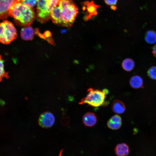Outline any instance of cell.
Wrapping results in <instances>:
<instances>
[{
	"mask_svg": "<svg viewBox=\"0 0 156 156\" xmlns=\"http://www.w3.org/2000/svg\"><path fill=\"white\" fill-rule=\"evenodd\" d=\"M9 14L18 24L25 27L31 25L35 17V13L32 8L19 2L12 6Z\"/></svg>",
	"mask_w": 156,
	"mask_h": 156,
	"instance_id": "6da1fadb",
	"label": "cell"
},
{
	"mask_svg": "<svg viewBox=\"0 0 156 156\" xmlns=\"http://www.w3.org/2000/svg\"><path fill=\"white\" fill-rule=\"evenodd\" d=\"M86 96L79 102L80 105L87 104L93 107H98L103 105L108 92L106 89L102 90L89 88L87 91Z\"/></svg>",
	"mask_w": 156,
	"mask_h": 156,
	"instance_id": "7a4b0ae2",
	"label": "cell"
},
{
	"mask_svg": "<svg viewBox=\"0 0 156 156\" xmlns=\"http://www.w3.org/2000/svg\"><path fill=\"white\" fill-rule=\"evenodd\" d=\"M16 30L11 22L5 20L0 23V42L8 44L17 37Z\"/></svg>",
	"mask_w": 156,
	"mask_h": 156,
	"instance_id": "3957f363",
	"label": "cell"
},
{
	"mask_svg": "<svg viewBox=\"0 0 156 156\" xmlns=\"http://www.w3.org/2000/svg\"><path fill=\"white\" fill-rule=\"evenodd\" d=\"M61 9L62 26L67 27H71L78 13L77 7L73 1Z\"/></svg>",
	"mask_w": 156,
	"mask_h": 156,
	"instance_id": "277c9868",
	"label": "cell"
},
{
	"mask_svg": "<svg viewBox=\"0 0 156 156\" xmlns=\"http://www.w3.org/2000/svg\"><path fill=\"white\" fill-rule=\"evenodd\" d=\"M52 9L47 4L46 0H38L37 6V18L38 21L44 23L50 18Z\"/></svg>",
	"mask_w": 156,
	"mask_h": 156,
	"instance_id": "5b68a950",
	"label": "cell"
},
{
	"mask_svg": "<svg viewBox=\"0 0 156 156\" xmlns=\"http://www.w3.org/2000/svg\"><path fill=\"white\" fill-rule=\"evenodd\" d=\"M55 119L53 115L51 112H46L40 116L38 120L39 125L42 128H48L54 124Z\"/></svg>",
	"mask_w": 156,
	"mask_h": 156,
	"instance_id": "8992f818",
	"label": "cell"
},
{
	"mask_svg": "<svg viewBox=\"0 0 156 156\" xmlns=\"http://www.w3.org/2000/svg\"><path fill=\"white\" fill-rule=\"evenodd\" d=\"M20 0H0V20L10 16V8L14 4L19 2Z\"/></svg>",
	"mask_w": 156,
	"mask_h": 156,
	"instance_id": "52a82bcc",
	"label": "cell"
},
{
	"mask_svg": "<svg viewBox=\"0 0 156 156\" xmlns=\"http://www.w3.org/2000/svg\"><path fill=\"white\" fill-rule=\"evenodd\" d=\"M61 11V9L58 5L55 6L51 11V17L54 23L62 26L63 21Z\"/></svg>",
	"mask_w": 156,
	"mask_h": 156,
	"instance_id": "ba28073f",
	"label": "cell"
},
{
	"mask_svg": "<svg viewBox=\"0 0 156 156\" xmlns=\"http://www.w3.org/2000/svg\"><path fill=\"white\" fill-rule=\"evenodd\" d=\"M122 125L121 117L118 115H115L112 116L107 121L108 127L112 130H117L120 129Z\"/></svg>",
	"mask_w": 156,
	"mask_h": 156,
	"instance_id": "9c48e42d",
	"label": "cell"
},
{
	"mask_svg": "<svg viewBox=\"0 0 156 156\" xmlns=\"http://www.w3.org/2000/svg\"><path fill=\"white\" fill-rule=\"evenodd\" d=\"M97 118L93 113L88 112L85 114L83 117V122L84 125L87 127H91L96 123Z\"/></svg>",
	"mask_w": 156,
	"mask_h": 156,
	"instance_id": "30bf717a",
	"label": "cell"
},
{
	"mask_svg": "<svg viewBox=\"0 0 156 156\" xmlns=\"http://www.w3.org/2000/svg\"><path fill=\"white\" fill-rule=\"evenodd\" d=\"M35 32L32 27L26 26L21 29V36L23 40H31L34 38Z\"/></svg>",
	"mask_w": 156,
	"mask_h": 156,
	"instance_id": "8fae6325",
	"label": "cell"
},
{
	"mask_svg": "<svg viewBox=\"0 0 156 156\" xmlns=\"http://www.w3.org/2000/svg\"><path fill=\"white\" fill-rule=\"evenodd\" d=\"M112 111L115 113L122 114L125 111V107L124 103L118 100H115L112 102L111 105Z\"/></svg>",
	"mask_w": 156,
	"mask_h": 156,
	"instance_id": "7c38bea8",
	"label": "cell"
},
{
	"mask_svg": "<svg viewBox=\"0 0 156 156\" xmlns=\"http://www.w3.org/2000/svg\"><path fill=\"white\" fill-rule=\"evenodd\" d=\"M115 151L117 156H126L129 154V147L125 143L119 144L115 147Z\"/></svg>",
	"mask_w": 156,
	"mask_h": 156,
	"instance_id": "4fadbf2b",
	"label": "cell"
},
{
	"mask_svg": "<svg viewBox=\"0 0 156 156\" xmlns=\"http://www.w3.org/2000/svg\"><path fill=\"white\" fill-rule=\"evenodd\" d=\"M129 83L132 88L138 89L143 87V80L140 76L135 75L131 77Z\"/></svg>",
	"mask_w": 156,
	"mask_h": 156,
	"instance_id": "5bb4252c",
	"label": "cell"
},
{
	"mask_svg": "<svg viewBox=\"0 0 156 156\" xmlns=\"http://www.w3.org/2000/svg\"><path fill=\"white\" fill-rule=\"evenodd\" d=\"M122 66L125 70L127 71H130L134 67L135 62L132 59L130 58H127L122 61Z\"/></svg>",
	"mask_w": 156,
	"mask_h": 156,
	"instance_id": "9a60e30c",
	"label": "cell"
},
{
	"mask_svg": "<svg viewBox=\"0 0 156 156\" xmlns=\"http://www.w3.org/2000/svg\"><path fill=\"white\" fill-rule=\"evenodd\" d=\"M146 41L149 44L156 43V32L153 30H149L146 33L145 36Z\"/></svg>",
	"mask_w": 156,
	"mask_h": 156,
	"instance_id": "2e32d148",
	"label": "cell"
},
{
	"mask_svg": "<svg viewBox=\"0 0 156 156\" xmlns=\"http://www.w3.org/2000/svg\"><path fill=\"white\" fill-rule=\"evenodd\" d=\"M4 60L0 55V81L3 78H8L9 77L8 72H6L4 68Z\"/></svg>",
	"mask_w": 156,
	"mask_h": 156,
	"instance_id": "e0dca14e",
	"label": "cell"
},
{
	"mask_svg": "<svg viewBox=\"0 0 156 156\" xmlns=\"http://www.w3.org/2000/svg\"><path fill=\"white\" fill-rule=\"evenodd\" d=\"M148 76L151 79L156 80V66L151 67L147 71Z\"/></svg>",
	"mask_w": 156,
	"mask_h": 156,
	"instance_id": "ac0fdd59",
	"label": "cell"
},
{
	"mask_svg": "<svg viewBox=\"0 0 156 156\" xmlns=\"http://www.w3.org/2000/svg\"><path fill=\"white\" fill-rule=\"evenodd\" d=\"M38 1V0H20L19 3L32 8L35 6Z\"/></svg>",
	"mask_w": 156,
	"mask_h": 156,
	"instance_id": "d6986e66",
	"label": "cell"
},
{
	"mask_svg": "<svg viewBox=\"0 0 156 156\" xmlns=\"http://www.w3.org/2000/svg\"><path fill=\"white\" fill-rule=\"evenodd\" d=\"M61 0H47V3L48 6L51 8L58 4Z\"/></svg>",
	"mask_w": 156,
	"mask_h": 156,
	"instance_id": "ffe728a7",
	"label": "cell"
},
{
	"mask_svg": "<svg viewBox=\"0 0 156 156\" xmlns=\"http://www.w3.org/2000/svg\"><path fill=\"white\" fill-rule=\"evenodd\" d=\"M69 118L68 117H65L63 118L61 120V124L64 126L67 125L69 123Z\"/></svg>",
	"mask_w": 156,
	"mask_h": 156,
	"instance_id": "44dd1931",
	"label": "cell"
},
{
	"mask_svg": "<svg viewBox=\"0 0 156 156\" xmlns=\"http://www.w3.org/2000/svg\"><path fill=\"white\" fill-rule=\"evenodd\" d=\"M104 1L107 4L113 6L116 4L117 0H104Z\"/></svg>",
	"mask_w": 156,
	"mask_h": 156,
	"instance_id": "7402d4cb",
	"label": "cell"
},
{
	"mask_svg": "<svg viewBox=\"0 0 156 156\" xmlns=\"http://www.w3.org/2000/svg\"><path fill=\"white\" fill-rule=\"evenodd\" d=\"M152 53L154 56L156 57V44H155L153 47Z\"/></svg>",
	"mask_w": 156,
	"mask_h": 156,
	"instance_id": "603a6c76",
	"label": "cell"
},
{
	"mask_svg": "<svg viewBox=\"0 0 156 156\" xmlns=\"http://www.w3.org/2000/svg\"><path fill=\"white\" fill-rule=\"evenodd\" d=\"M62 151H63V149H62V150H61L60 151V152L59 156H62Z\"/></svg>",
	"mask_w": 156,
	"mask_h": 156,
	"instance_id": "cb8c5ba5",
	"label": "cell"
},
{
	"mask_svg": "<svg viewBox=\"0 0 156 156\" xmlns=\"http://www.w3.org/2000/svg\"></svg>",
	"mask_w": 156,
	"mask_h": 156,
	"instance_id": "d4e9b609",
	"label": "cell"
}]
</instances>
